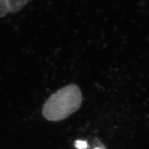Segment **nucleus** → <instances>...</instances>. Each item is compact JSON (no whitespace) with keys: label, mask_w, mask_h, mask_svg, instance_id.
Wrapping results in <instances>:
<instances>
[{"label":"nucleus","mask_w":149,"mask_h":149,"mask_svg":"<svg viewBox=\"0 0 149 149\" xmlns=\"http://www.w3.org/2000/svg\"><path fill=\"white\" fill-rule=\"evenodd\" d=\"M82 95L79 87L70 84L53 93L44 103L42 114L44 118L51 122L66 119L79 109Z\"/></svg>","instance_id":"1"},{"label":"nucleus","mask_w":149,"mask_h":149,"mask_svg":"<svg viewBox=\"0 0 149 149\" xmlns=\"http://www.w3.org/2000/svg\"><path fill=\"white\" fill-rule=\"evenodd\" d=\"M29 0H7L9 13H15L20 11Z\"/></svg>","instance_id":"2"},{"label":"nucleus","mask_w":149,"mask_h":149,"mask_svg":"<svg viewBox=\"0 0 149 149\" xmlns=\"http://www.w3.org/2000/svg\"><path fill=\"white\" fill-rule=\"evenodd\" d=\"M9 13L7 0H0V17H3Z\"/></svg>","instance_id":"3"},{"label":"nucleus","mask_w":149,"mask_h":149,"mask_svg":"<svg viewBox=\"0 0 149 149\" xmlns=\"http://www.w3.org/2000/svg\"><path fill=\"white\" fill-rule=\"evenodd\" d=\"M88 145H87L86 141H77L75 142V147L78 149H85L87 148Z\"/></svg>","instance_id":"4"},{"label":"nucleus","mask_w":149,"mask_h":149,"mask_svg":"<svg viewBox=\"0 0 149 149\" xmlns=\"http://www.w3.org/2000/svg\"><path fill=\"white\" fill-rule=\"evenodd\" d=\"M95 149H100V148H95Z\"/></svg>","instance_id":"5"}]
</instances>
